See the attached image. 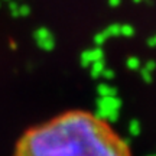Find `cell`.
<instances>
[{"instance_id":"obj_1","label":"cell","mask_w":156,"mask_h":156,"mask_svg":"<svg viewBox=\"0 0 156 156\" xmlns=\"http://www.w3.org/2000/svg\"><path fill=\"white\" fill-rule=\"evenodd\" d=\"M13 156H133L106 122L85 110H69L22 134Z\"/></svg>"}]
</instances>
